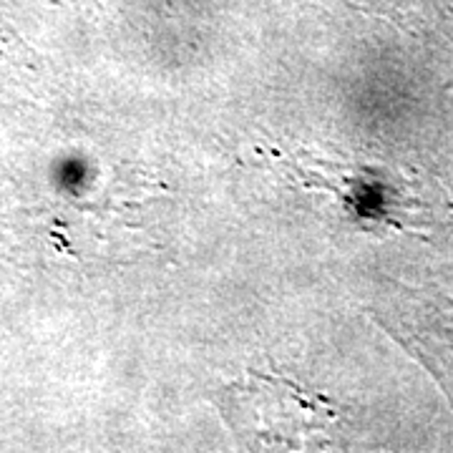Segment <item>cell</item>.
I'll list each match as a JSON object with an SVG mask.
<instances>
[{"label":"cell","instance_id":"cell-1","mask_svg":"<svg viewBox=\"0 0 453 453\" xmlns=\"http://www.w3.org/2000/svg\"><path fill=\"white\" fill-rule=\"evenodd\" d=\"M449 303V300H446ZM405 345L413 348L426 365L443 380L453 398V305H413L405 323Z\"/></svg>","mask_w":453,"mask_h":453}]
</instances>
